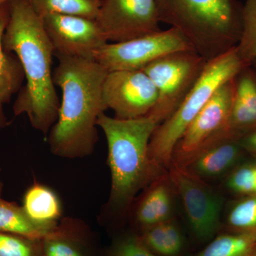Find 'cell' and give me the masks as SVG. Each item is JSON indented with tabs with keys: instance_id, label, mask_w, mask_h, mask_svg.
I'll list each match as a JSON object with an SVG mask.
<instances>
[{
	"instance_id": "1",
	"label": "cell",
	"mask_w": 256,
	"mask_h": 256,
	"mask_svg": "<svg viewBox=\"0 0 256 256\" xmlns=\"http://www.w3.org/2000/svg\"><path fill=\"white\" fill-rule=\"evenodd\" d=\"M3 44L20 60L26 79L13 105L14 114H26L32 127L47 134L56 121L60 107L52 68L54 48L42 16L28 0L9 3Z\"/></svg>"
},
{
	"instance_id": "2",
	"label": "cell",
	"mask_w": 256,
	"mask_h": 256,
	"mask_svg": "<svg viewBox=\"0 0 256 256\" xmlns=\"http://www.w3.org/2000/svg\"><path fill=\"white\" fill-rule=\"evenodd\" d=\"M55 56L58 64L54 82L63 94L58 118L48 132V146L60 158H85L95 149L98 119L107 110L102 85L108 72L95 60Z\"/></svg>"
},
{
	"instance_id": "3",
	"label": "cell",
	"mask_w": 256,
	"mask_h": 256,
	"mask_svg": "<svg viewBox=\"0 0 256 256\" xmlns=\"http://www.w3.org/2000/svg\"><path fill=\"white\" fill-rule=\"evenodd\" d=\"M160 22L180 32L206 62L236 46L242 30L238 0H158Z\"/></svg>"
},
{
	"instance_id": "4",
	"label": "cell",
	"mask_w": 256,
	"mask_h": 256,
	"mask_svg": "<svg viewBox=\"0 0 256 256\" xmlns=\"http://www.w3.org/2000/svg\"><path fill=\"white\" fill-rule=\"evenodd\" d=\"M97 126L105 134L110 170V203L126 210L140 190L154 180L148 151L159 124L149 116L124 120L104 114Z\"/></svg>"
},
{
	"instance_id": "5",
	"label": "cell",
	"mask_w": 256,
	"mask_h": 256,
	"mask_svg": "<svg viewBox=\"0 0 256 256\" xmlns=\"http://www.w3.org/2000/svg\"><path fill=\"white\" fill-rule=\"evenodd\" d=\"M246 66H248L239 56L236 46L207 62L191 92L174 114L156 127L152 136L148 156L154 178L170 168L175 146L216 90L235 78Z\"/></svg>"
},
{
	"instance_id": "6",
	"label": "cell",
	"mask_w": 256,
	"mask_h": 256,
	"mask_svg": "<svg viewBox=\"0 0 256 256\" xmlns=\"http://www.w3.org/2000/svg\"><path fill=\"white\" fill-rule=\"evenodd\" d=\"M207 62L194 50H184L165 56L143 68L158 94L148 116L160 124L174 114L198 82Z\"/></svg>"
},
{
	"instance_id": "7",
	"label": "cell",
	"mask_w": 256,
	"mask_h": 256,
	"mask_svg": "<svg viewBox=\"0 0 256 256\" xmlns=\"http://www.w3.org/2000/svg\"><path fill=\"white\" fill-rule=\"evenodd\" d=\"M192 50L174 28L144 35L128 41L107 43L94 56L108 72L142 70L156 60L175 52Z\"/></svg>"
},
{
	"instance_id": "8",
	"label": "cell",
	"mask_w": 256,
	"mask_h": 256,
	"mask_svg": "<svg viewBox=\"0 0 256 256\" xmlns=\"http://www.w3.org/2000/svg\"><path fill=\"white\" fill-rule=\"evenodd\" d=\"M235 78L224 82L204 106L175 146L171 164L185 166L210 143L228 138Z\"/></svg>"
},
{
	"instance_id": "9",
	"label": "cell",
	"mask_w": 256,
	"mask_h": 256,
	"mask_svg": "<svg viewBox=\"0 0 256 256\" xmlns=\"http://www.w3.org/2000/svg\"><path fill=\"white\" fill-rule=\"evenodd\" d=\"M170 181L182 203L192 232L200 240L206 242L220 229L222 198L203 178L184 166L171 164Z\"/></svg>"
},
{
	"instance_id": "10",
	"label": "cell",
	"mask_w": 256,
	"mask_h": 256,
	"mask_svg": "<svg viewBox=\"0 0 256 256\" xmlns=\"http://www.w3.org/2000/svg\"><path fill=\"white\" fill-rule=\"evenodd\" d=\"M96 21L111 43L161 30L158 0H102Z\"/></svg>"
},
{
	"instance_id": "11",
	"label": "cell",
	"mask_w": 256,
	"mask_h": 256,
	"mask_svg": "<svg viewBox=\"0 0 256 256\" xmlns=\"http://www.w3.org/2000/svg\"><path fill=\"white\" fill-rule=\"evenodd\" d=\"M106 108L114 117L130 120L146 117L158 101L154 82L143 70H114L108 73L102 85Z\"/></svg>"
},
{
	"instance_id": "12",
	"label": "cell",
	"mask_w": 256,
	"mask_h": 256,
	"mask_svg": "<svg viewBox=\"0 0 256 256\" xmlns=\"http://www.w3.org/2000/svg\"><path fill=\"white\" fill-rule=\"evenodd\" d=\"M54 56L94 60L108 42L95 20L75 15L50 14L42 16Z\"/></svg>"
},
{
	"instance_id": "13",
	"label": "cell",
	"mask_w": 256,
	"mask_h": 256,
	"mask_svg": "<svg viewBox=\"0 0 256 256\" xmlns=\"http://www.w3.org/2000/svg\"><path fill=\"white\" fill-rule=\"evenodd\" d=\"M235 89L229 117L228 137L242 139L256 130V72L252 66L234 79Z\"/></svg>"
},
{
	"instance_id": "14",
	"label": "cell",
	"mask_w": 256,
	"mask_h": 256,
	"mask_svg": "<svg viewBox=\"0 0 256 256\" xmlns=\"http://www.w3.org/2000/svg\"><path fill=\"white\" fill-rule=\"evenodd\" d=\"M245 151L240 140L222 138L202 149L184 168L204 180L218 178L233 169Z\"/></svg>"
},
{
	"instance_id": "15",
	"label": "cell",
	"mask_w": 256,
	"mask_h": 256,
	"mask_svg": "<svg viewBox=\"0 0 256 256\" xmlns=\"http://www.w3.org/2000/svg\"><path fill=\"white\" fill-rule=\"evenodd\" d=\"M174 193L168 173H162L150 184L134 214L142 230L172 218Z\"/></svg>"
},
{
	"instance_id": "16",
	"label": "cell",
	"mask_w": 256,
	"mask_h": 256,
	"mask_svg": "<svg viewBox=\"0 0 256 256\" xmlns=\"http://www.w3.org/2000/svg\"><path fill=\"white\" fill-rule=\"evenodd\" d=\"M87 239L84 223L64 218L42 238L43 256H92Z\"/></svg>"
},
{
	"instance_id": "17",
	"label": "cell",
	"mask_w": 256,
	"mask_h": 256,
	"mask_svg": "<svg viewBox=\"0 0 256 256\" xmlns=\"http://www.w3.org/2000/svg\"><path fill=\"white\" fill-rule=\"evenodd\" d=\"M9 20V3L0 5V126L4 128L8 122L4 106L21 89L24 75L22 67L16 56L5 50L3 36Z\"/></svg>"
},
{
	"instance_id": "18",
	"label": "cell",
	"mask_w": 256,
	"mask_h": 256,
	"mask_svg": "<svg viewBox=\"0 0 256 256\" xmlns=\"http://www.w3.org/2000/svg\"><path fill=\"white\" fill-rule=\"evenodd\" d=\"M22 206L28 218L38 225L54 226L62 218V202L58 195L40 183H34L28 188Z\"/></svg>"
},
{
	"instance_id": "19",
	"label": "cell",
	"mask_w": 256,
	"mask_h": 256,
	"mask_svg": "<svg viewBox=\"0 0 256 256\" xmlns=\"http://www.w3.org/2000/svg\"><path fill=\"white\" fill-rule=\"evenodd\" d=\"M138 236L150 252L158 256H178L184 245L182 233L173 218L142 230Z\"/></svg>"
},
{
	"instance_id": "20",
	"label": "cell",
	"mask_w": 256,
	"mask_h": 256,
	"mask_svg": "<svg viewBox=\"0 0 256 256\" xmlns=\"http://www.w3.org/2000/svg\"><path fill=\"white\" fill-rule=\"evenodd\" d=\"M54 226H44L34 223L28 218L22 206L0 196V232L42 240Z\"/></svg>"
},
{
	"instance_id": "21",
	"label": "cell",
	"mask_w": 256,
	"mask_h": 256,
	"mask_svg": "<svg viewBox=\"0 0 256 256\" xmlns=\"http://www.w3.org/2000/svg\"><path fill=\"white\" fill-rule=\"evenodd\" d=\"M195 256H256V230L218 236Z\"/></svg>"
},
{
	"instance_id": "22",
	"label": "cell",
	"mask_w": 256,
	"mask_h": 256,
	"mask_svg": "<svg viewBox=\"0 0 256 256\" xmlns=\"http://www.w3.org/2000/svg\"><path fill=\"white\" fill-rule=\"evenodd\" d=\"M40 15H75L92 20L97 18L101 2L98 0H28Z\"/></svg>"
},
{
	"instance_id": "23",
	"label": "cell",
	"mask_w": 256,
	"mask_h": 256,
	"mask_svg": "<svg viewBox=\"0 0 256 256\" xmlns=\"http://www.w3.org/2000/svg\"><path fill=\"white\" fill-rule=\"evenodd\" d=\"M236 47L247 66L256 60V0H245L242 4V34Z\"/></svg>"
},
{
	"instance_id": "24",
	"label": "cell",
	"mask_w": 256,
	"mask_h": 256,
	"mask_svg": "<svg viewBox=\"0 0 256 256\" xmlns=\"http://www.w3.org/2000/svg\"><path fill=\"white\" fill-rule=\"evenodd\" d=\"M227 223L233 232L256 230V194L246 195L229 210Z\"/></svg>"
},
{
	"instance_id": "25",
	"label": "cell",
	"mask_w": 256,
	"mask_h": 256,
	"mask_svg": "<svg viewBox=\"0 0 256 256\" xmlns=\"http://www.w3.org/2000/svg\"><path fill=\"white\" fill-rule=\"evenodd\" d=\"M0 256H43L42 240L0 232Z\"/></svg>"
},
{
	"instance_id": "26",
	"label": "cell",
	"mask_w": 256,
	"mask_h": 256,
	"mask_svg": "<svg viewBox=\"0 0 256 256\" xmlns=\"http://www.w3.org/2000/svg\"><path fill=\"white\" fill-rule=\"evenodd\" d=\"M256 164H246L233 170L228 180L227 186L234 193L254 194L256 192Z\"/></svg>"
},
{
	"instance_id": "27",
	"label": "cell",
	"mask_w": 256,
	"mask_h": 256,
	"mask_svg": "<svg viewBox=\"0 0 256 256\" xmlns=\"http://www.w3.org/2000/svg\"><path fill=\"white\" fill-rule=\"evenodd\" d=\"M110 256H158L141 242L139 236H128L118 242L111 250Z\"/></svg>"
},
{
	"instance_id": "28",
	"label": "cell",
	"mask_w": 256,
	"mask_h": 256,
	"mask_svg": "<svg viewBox=\"0 0 256 256\" xmlns=\"http://www.w3.org/2000/svg\"><path fill=\"white\" fill-rule=\"evenodd\" d=\"M240 142L246 151L256 156V130L242 137Z\"/></svg>"
},
{
	"instance_id": "29",
	"label": "cell",
	"mask_w": 256,
	"mask_h": 256,
	"mask_svg": "<svg viewBox=\"0 0 256 256\" xmlns=\"http://www.w3.org/2000/svg\"><path fill=\"white\" fill-rule=\"evenodd\" d=\"M12 1V0H0V5L8 4Z\"/></svg>"
},
{
	"instance_id": "30",
	"label": "cell",
	"mask_w": 256,
	"mask_h": 256,
	"mask_svg": "<svg viewBox=\"0 0 256 256\" xmlns=\"http://www.w3.org/2000/svg\"><path fill=\"white\" fill-rule=\"evenodd\" d=\"M0 171H1V168H0ZM3 188V183L2 182L1 180H0V196H1Z\"/></svg>"
},
{
	"instance_id": "31",
	"label": "cell",
	"mask_w": 256,
	"mask_h": 256,
	"mask_svg": "<svg viewBox=\"0 0 256 256\" xmlns=\"http://www.w3.org/2000/svg\"><path fill=\"white\" fill-rule=\"evenodd\" d=\"M250 66H252V68H254V70H255L256 72V60H255V62H254V63H252Z\"/></svg>"
},
{
	"instance_id": "32",
	"label": "cell",
	"mask_w": 256,
	"mask_h": 256,
	"mask_svg": "<svg viewBox=\"0 0 256 256\" xmlns=\"http://www.w3.org/2000/svg\"><path fill=\"white\" fill-rule=\"evenodd\" d=\"M255 194H256V192Z\"/></svg>"
},
{
	"instance_id": "33",
	"label": "cell",
	"mask_w": 256,
	"mask_h": 256,
	"mask_svg": "<svg viewBox=\"0 0 256 256\" xmlns=\"http://www.w3.org/2000/svg\"><path fill=\"white\" fill-rule=\"evenodd\" d=\"M98 1H99V2H102V0H98Z\"/></svg>"
},
{
	"instance_id": "34",
	"label": "cell",
	"mask_w": 256,
	"mask_h": 256,
	"mask_svg": "<svg viewBox=\"0 0 256 256\" xmlns=\"http://www.w3.org/2000/svg\"><path fill=\"white\" fill-rule=\"evenodd\" d=\"M2 126H0V130H1V129H2Z\"/></svg>"
}]
</instances>
